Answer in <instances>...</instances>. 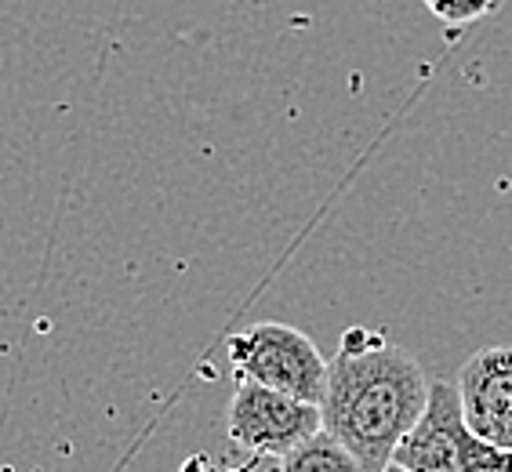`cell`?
Here are the masks:
<instances>
[{"instance_id": "cell-1", "label": "cell", "mask_w": 512, "mask_h": 472, "mask_svg": "<svg viewBox=\"0 0 512 472\" xmlns=\"http://www.w3.org/2000/svg\"><path fill=\"white\" fill-rule=\"evenodd\" d=\"M429 378L404 345L378 331L349 327L327 360L324 429L360 458L367 472H382L425 411Z\"/></svg>"}, {"instance_id": "cell-2", "label": "cell", "mask_w": 512, "mask_h": 472, "mask_svg": "<svg viewBox=\"0 0 512 472\" xmlns=\"http://www.w3.org/2000/svg\"><path fill=\"white\" fill-rule=\"evenodd\" d=\"M229 360L240 382L273 385L280 393H291L298 400H324L327 360L313 345L306 331L291 324H255L229 338Z\"/></svg>"}, {"instance_id": "cell-3", "label": "cell", "mask_w": 512, "mask_h": 472, "mask_svg": "<svg viewBox=\"0 0 512 472\" xmlns=\"http://www.w3.org/2000/svg\"><path fill=\"white\" fill-rule=\"evenodd\" d=\"M494 447L473 433L465 418L458 382L436 378L429 382V400H425L422 418L396 443L393 462L411 472H465L483 462Z\"/></svg>"}, {"instance_id": "cell-4", "label": "cell", "mask_w": 512, "mask_h": 472, "mask_svg": "<svg viewBox=\"0 0 512 472\" xmlns=\"http://www.w3.org/2000/svg\"><path fill=\"white\" fill-rule=\"evenodd\" d=\"M324 429V411L313 400H298L273 385L240 382L226 411V433L258 458H284Z\"/></svg>"}, {"instance_id": "cell-5", "label": "cell", "mask_w": 512, "mask_h": 472, "mask_svg": "<svg viewBox=\"0 0 512 472\" xmlns=\"http://www.w3.org/2000/svg\"><path fill=\"white\" fill-rule=\"evenodd\" d=\"M465 418L491 447L512 451V345H487L458 374Z\"/></svg>"}, {"instance_id": "cell-6", "label": "cell", "mask_w": 512, "mask_h": 472, "mask_svg": "<svg viewBox=\"0 0 512 472\" xmlns=\"http://www.w3.org/2000/svg\"><path fill=\"white\" fill-rule=\"evenodd\" d=\"M273 472H367L349 447L327 429L313 433L306 443H298L295 451H287L284 458H276Z\"/></svg>"}, {"instance_id": "cell-7", "label": "cell", "mask_w": 512, "mask_h": 472, "mask_svg": "<svg viewBox=\"0 0 512 472\" xmlns=\"http://www.w3.org/2000/svg\"><path fill=\"white\" fill-rule=\"evenodd\" d=\"M422 4L433 11L440 22H447V26L476 22L494 8V0H422Z\"/></svg>"}, {"instance_id": "cell-8", "label": "cell", "mask_w": 512, "mask_h": 472, "mask_svg": "<svg viewBox=\"0 0 512 472\" xmlns=\"http://www.w3.org/2000/svg\"><path fill=\"white\" fill-rule=\"evenodd\" d=\"M465 472H509V469H505V451H502V447H494L483 462H476L473 469H465Z\"/></svg>"}, {"instance_id": "cell-9", "label": "cell", "mask_w": 512, "mask_h": 472, "mask_svg": "<svg viewBox=\"0 0 512 472\" xmlns=\"http://www.w3.org/2000/svg\"><path fill=\"white\" fill-rule=\"evenodd\" d=\"M255 465H258V454H251V462H244L240 469H233V472H255Z\"/></svg>"}, {"instance_id": "cell-10", "label": "cell", "mask_w": 512, "mask_h": 472, "mask_svg": "<svg viewBox=\"0 0 512 472\" xmlns=\"http://www.w3.org/2000/svg\"><path fill=\"white\" fill-rule=\"evenodd\" d=\"M382 472H411V469H404V465H396V462H389V465H385V469Z\"/></svg>"}]
</instances>
